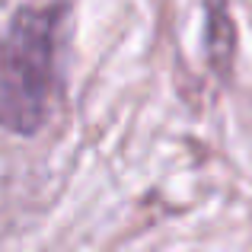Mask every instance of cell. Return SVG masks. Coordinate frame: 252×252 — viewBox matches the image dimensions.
I'll list each match as a JSON object with an SVG mask.
<instances>
[{"instance_id": "6da1fadb", "label": "cell", "mask_w": 252, "mask_h": 252, "mask_svg": "<svg viewBox=\"0 0 252 252\" xmlns=\"http://www.w3.org/2000/svg\"><path fill=\"white\" fill-rule=\"evenodd\" d=\"M64 3L23 6L0 35V128L35 137L61 96Z\"/></svg>"}]
</instances>
